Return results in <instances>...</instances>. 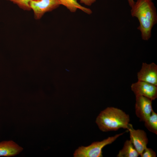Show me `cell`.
<instances>
[{"label":"cell","mask_w":157,"mask_h":157,"mask_svg":"<svg viewBox=\"0 0 157 157\" xmlns=\"http://www.w3.org/2000/svg\"><path fill=\"white\" fill-rule=\"evenodd\" d=\"M60 5H62L67 8L71 12H75L79 9L88 14L92 13V10L79 4L77 0H58Z\"/></svg>","instance_id":"obj_10"},{"label":"cell","mask_w":157,"mask_h":157,"mask_svg":"<svg viewBox=\"0 0 157 157\" xmlns=\"http://www.w3.org/2000/svg\"><path fill=\"white\" fill-rule=\"evenodd\" d=\"M136 97L135 105V113L140 121L144 122L150 116L152 111V100L142 96Z\"/></svg>","instance_id":"obj_5"},{"label":"cell","mask_w":157,"mask_h":157,"mask_svg":"<svg viewBox=\"0 0 157 157\" xmlns=\"http://www.w3.org/2000/svg\"><path fill=\"white\" fill-rule=\"evenodd\" d=\"M132 90L135 96H142L151 100L157 97V86L140 81L132 84Z\"/></svg>","instance_id":"obj_6"},{"label":"cell","mask_w":157,"mask_h":157,"mask_svg":"<svg viewBox=\"0 0 157 157\" xmlns=\"http://www.w3.org/2000/svg\"><path fill=\"white\" fill-rule=\"evenodd\" d=\"M141 157H156V154L151 149L146 148L140 156Z\"/></svg>","instance_id":"obj_14"},{"label":"cell","mask_w":157,"mask_h":157,"mask_svg":"<svg viewBox=\"0 0 157 157\" xmlns=\"http://www.w3.org/2000/svg\"><path fill=\"white\" fill-rule=\"evenodd\" d=\"M123 132L115 135L109 137L100 142H95L90 145L79 147L75 151L74 154V157H101L102 149L106 146L114 142L119 137L122 135Z\"/></svg>","instance_id":"obj_3"},{"label":"cell","mask_w":157,"mask_h":157,"mask_svg":"<svg viewBox=\"0 0 157 157\" xmlns=\"http://www.w3.org/2000/svg\"><path fill=\"white\" fill-rule=\"evenodd\" d=\"M23 150L22 147L12 140L0 142V156L10 157L17 155Z\"/></svg>","instance_id":"obj_9"},{"label":"cell","mask_w":157,"mask_h":157,"mask_svg":"<svg viewBox=\"0 0 157 157\" xmlns=\"http://www.w3.org/2000/svg\"><path fill=\"white\" fill-rule=\"evenodd\" d=\"M139 154L131 141L127 140L122 149L117 155V157H138Z\"/></svg>","instance_id":"obj_11"},{"label":"cell","mask_w":157,"mask_h":157,"mask_svg":"<svg viewBox=\"0 0 157 157\" xmlns=\"http://www.w3.org/2000/svg\"><path fill=\"white\" fill-rule=\"evenodd\" d=\"M81 3H83L85 5L90 6L92 4L94 3L96 0H79Z\"/></svg>","instance_id":"obj_15"},{"label":"cell","mask_w":157,"mask_h":157,"mask_svg":"<svg viewBox=\"0 0 157 157\" xmlns=\"http://www.w3.org/2000/svg\"><path fill=\"white\" fill-rule=\"evenodd\" d=\"M60 4L58 0H30L29 6L35 18L40 19L46 13L57 8Z\"/></svg>","instance_id":"obj_4"},{"label":"cell","mask_w":157,"mask_h":157,"mask_svg":"<svg viewBox=\"0 0 157 157\" xmlns=\"http://www.w3.org/2000/svg\"><path fill=\"white\" fill-rule=\"evenodd\" d=\"M138 81H144L157 86V65L152 63H143L140 70L137 73Z\"/></svg>","instance_id":"obj_8"},{"label":"cell","mask_w":157,"mask_h":157,"mask_svg":"<svg viewBox=\"0 0 157 157\" xmlns=\"http://www.w3.org/2000/svg\"><path fill=\"white\" fill-rule=\"evenodd\" d=\"M17 4L20 8L24 10H31L29 6L30 0H7Z\"/></svg>","instance_id":"obj_13"},{"label":"cell","mask_w":157,"mask_h":157,"mask_svg":"<svg viewBox=\"0 0 157 157\" xmlns=\"http://www.w3.org/2000/svg\"><path fill=\"white\" fill-rule=\"evenodd\" d=\"M130 117L122 110L114 107H108L101 111L96 122L103 132L116 131L120 128L128 129L131 124Z\"/></svg>","instance_id":"obj_2"},{"label":"cell","mask_w":157,"mask_h":157,"mask_svg":"<svg viewBox=\"0 0 157 157\" xmlns=\"http://www.w3.org/2000/svg\"><path fill=\"white\" fill-rule=\"evenodd\" d=\"M129 6L131 7L134 4L135 2L134 0H127Z\"/></svg>","instance_id":"obj_16"},{"label":"cell","mask_w":157,"mask_h":157,"mask_svg":"<svg viewBox=\"0 0 157 157\" xmlns=\"http://www.w3.org/2000/svg\"><path fill=\"white\" fill-rule=\"evenodd\" d=\"M128 130L129 132L130 140L140 156L147 147L148 142L146 133L143 130L134 129L131 124Z\"/></svg>","instance_id":"obj_7"},{"label":"cell","mask_w":157,"mask_h":157,"mask_svg":"<svg viewBox=\"0 0 157 157\" xmlns=\"http://www.w3.org/2000/svg\"><path fill=\"white\" fill-rule=\"evenodd\" d=\"M131 8V16L139 21L137 29L141 32L142 39L148 40L151 37L152 28L157 22L156 10L154 3L151 0H137Z\"/></svg>","instance_id":"obj_1"},{"label":"cell","mask_w":157,"mask_h":157,"mask_svg":"<svg viewBox=\"0 0 157 157\" xmlns=\"http://www.w3.org/2000/svg\"><path fill=\"white\" fill-rule=\"evenodd\" d=\"M144 125L150 132L157 134V114L153 110L150 117L144 122Z\"/></svg>","instance_id":"obj_12"}]
</instances>
